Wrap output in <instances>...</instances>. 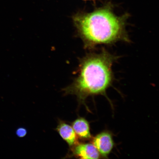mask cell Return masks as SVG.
<instances>
[{
  "mask_svg": "<svg viewBox=\"0 0 159 159\" xmlns=\"http://www.w3.org/2000/svg\"><path fill=\"white\" fill-rule=\"evenodd\" d=\"M126 18L118 16L110 8L105 7L91 13L77 14L73 19L85 47L91 48L99 44L128 41Z\"/></svg>",
  "mask_w": 159,
  "mask_h": 159,
  "instance_id": "1",
  "label": "cell"
},
{
  "mask_svg": "<svg viewBox=\"0 0 159 159\" xmlns=\"http://www.w3.org/2000/svg\"><path fill=\"white\" fill-rule=\"evenodd\" d=\"M114 59L104 50L85 57L81 61L78 77L64 89L65 94L76 95L81 102L90 95L104 94L112 82Z\"/></svg>",
  "mask_w": 159,
  "mask_h": 159,
  "instance_id": "2",
  "label": "cell"
},
{
  "mask_svg": "<svg viewBox=\"0 0 159 159\" xmlns=\"http://www.w3.org/2000/svg\"><path fill=\"white\" fill-rule=\"evenodd\" d=\"M93 143L99 152L105 157L110 153L114 146L112 136L107 132L97 135L93 139Z\"/></svg>",
  "mask_w": 159,
  "mask_h": 159,
  "instance_id": "3",
  "label": "cell"
},
{
  "mask_svg": "<svg viewBox=\"0 0 159 159\" xmlns=\"http://www.w3.org/2000/svg\"><path fill=\"white\" fill-rule=\"evenodd\" d=\"M73 150V154L81 159L99 158L98 151L93 144H77Z\"/></svg>",
  "mask_w": 159,
  "mask_h": 159,
  "instance_id": "4",
  "label": "cell"
},
{
  "mask_svg": "<svg viewBox=\"0 0 159 159\" xmlns=\"http://www.w3.org/2000/svg\"><path fill=\"white\" fill-rule=\"evenodd\" d=\"M56 130L60 136L70 147L73 146L76 144L77 136L72 126L62 121H60Z\"/></svg>",
  "mask_w": 159,
  "mask_h": 159,
  "instance_id": "5",
  "label": "cell"
},
{
  "mask_svg": "<svg viewBox=\"0 0 159 159\" xmlns=\"http://www.w3.org/2000/svg\"><path fill=\"white\" fill-rule=\"evenodd\" d=\"M72 127L80 138L84 139L91 138L89 125L86 119L83 118H77L72 123Z\"/></svg>",
  "mask_w": 159,
  "mask_h": 159,
  "instance_id": "6",
  "label": "cell"
},
{
  "mask_svg": "<svg viewBox=\"0 0 159 159\" xmlns=\"http://www.w3.org/2000/svg\"><path fill=\"white\" fill-rule=\"evenodd\" d=\"M16 134L19 138H23L26 135L27 130L25 128H20L17 129Z\"/></svg>",
  "mask_w": 159,
  "mask_h": 159,
  "instance_id": "7",
  "label": "cell"
},
{
  "mask_svg": "<svg viewBox=\"0 0 159 159\" xmlns=\"http://www.w3.org/2000/svg\"><path fill=\"white\" fill-rule=\"evenodd\" d=\"M85 1H89V0H85Z\"/></svg>",
  "mask_w": 159,
  "mask_h": 159,
  "instance_id": "8",
  "label": "cell"
}]
</instances>
